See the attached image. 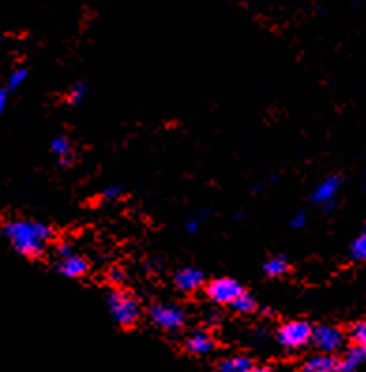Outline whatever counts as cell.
Listing matches in <instances>:
<instances>
[{"mask_svg":"<svg viewBox=\"0 0 366 372\" xmlns=\"http://www.w3.org/2000/svg\"><path fill=\"white\" fill-rule=\"evenodd\" d=\"M4 235L21 256L38 258L45 252L53 231L49 226L34 220H13L4 226Z\"/></svg>","mask_w":366,"mask_h":372,"instance_id":"6da1fadb","label":"cell"},{"mask_svg":"<svg viewBox=\"0 0 366 372\" xmlns=\"http://www.w3.org/2000/svg\"><path fill=\"white\" fill-rule=\"evenodd\" d=\"M108 308L111 318L122 327H132L133 324H138L139 316H141L139 301L124 289H115L109 294Z\"/></svg>","mask_w":366,"mask_h":372,"instance_id":"7a4b0ae2","label":"cell"},{"mask_svg":"<svg viewBox=\"0 0 366 372\" xmlns=\"http://www.w3.org/2000/svg\"><path fill=\"white\" fill-rule=\"evenodd\" d=\"M314 327L305 320H293L280 325L278 329V343L286 350H300L312 343Z\"/></svg>","mask_w":366,"mask_h":372,"instance_id":"3957f363","label":"cell"},{"mask_svg":"<svg viewBox=\"0 0 366 372\" xmlns=\"http://www.w3.org/2000/svg\"><path fill=\"white\" fill-rule=\"evenodd\" d=\"M152 324L163 331H179L186 324V313L171 303H158L149 308Z\"/></svg>","mask_w":366,"mask_h":372,"instance_id":"277c9868","label":"cell"},{"mask_svg":"<svg viewBox=\"0 0 366 372\" xmlns=\"http://www.w3.org/2000/svg\"><path fill=\"white\" fill-rule=\"evenodd\" d=\"M207 297L217 305H233L240 294H244V289L233 278H214L205 286Z\"/></svg>","mask_w":366,"mask_h":372,"instance_id":"5b68a950","label":"cell"},{"mask_svg":"<svg viewBox=\"0 0 366 372\" xmlns=\"http://www.w3.org/2000/svg\"><path fill=\"white\" fill-rule=\"evenodd\" d=\"M312 343L314 346L323 352V354H337L344 348L346 336L342 329H338L335 325H318L312 331Z\"/></svg>","mask_w":366,"mask_h":372,"instance_id":"8992f818","label":"cell"},{"mask_svg":"<svg viewBox=\"0 0 366 372\" xmlns=\"http://www.w3.org/2000/svg\"><path fill=\"white\" fill-rule=\"evenodd\" d=\"M54 269L66 278H79V276L87 275L89 271V262L79 256L78 252L68 254V256H59L54 258Z\"/></svg>","mask_w":366,"mask_h":372,"instance_id":"52a82bcc","label":"cell"},{"mask_svg":"<svg viewBox=\"0 0 366 372\" xmlns=\"http://www.w3.org/2000/svg\"><path fill=\"white\" fill-rule=\"evenodd\" d=\"M340 185H342L340 177L338 175H330V177L323 179L314 188L312 201L318 205H325V207H332V201L337 198Z\"/></svg>","mask_w":366,"mask_h":372,"instance_id":"ba28073f","label":"cell"},{"mask_svg":"<svg viewBox=\"0 0 366 372\" xmlns=\"http://www.w3.org/2000/svg\"><path fill=\"white\" fill-rule=\"evenodd\" d=\"M205 284V275L196 267H184V269L177 271L175 275V286L184 292V294H192L198 292Z\"/></svg>","mask_w":366,"mask_h":372,"instance_id":"9c48e42d","label":"cell"},{"mask_svg":"<svg viewBox=\"0 0 366 372\" xmlns=\"http://www.w3.org/2000/svg\"><path fill=\"white\" fill-rule=\"evenodd\" d=\"M186 350L192 355L210 354L214 350V338L207 331H193L186 338Z\"/></svg>","mask_w":366,"mask_h":372,"instance_id":"30bf717a","label":"cell"},{"mask_svg":"<svg viewBox=\"0 0 366 372\" xmlns=\"http://www.w3.org/2000/svg\"><path fill=\"white\" fill-rule=\"evenodd\" d=\"M302 372H338V357L323 352L319 355H312L302 365Z\"/></svg>","mask_w":366,"mask_h":372,"instance_id":"8fae6325","label":"cell"},{"mask_svg":"<svg viewBox=\"0 0 366 372\" xmlns=\"http://www.w3.org/2000/svg\"><path fill=\"white\" fill-rule=\"evenodd\" d=\"M256 366L254 361L250 357H244V355H233V357H228L218 363L217 372H256Z\"/></svg>","mask_w":366,"mask_h":372,"instance_id":"7c38bea8","label":"cell"},{"mask_svg":"<svg viewBox=\"0 0 366 372\" xmlns=\"http://www.w3.org/2000/svg\"><path fill=\"white\" fill-rule=\"evenodd\" d=\"M366 361V354L360 348L353 346L349 350L348 354L344 355L342 359H338V372H355V369L365 363Z\"/></svg>","mask_w":366,"mask_h":372,"instance_id":"4fadbf2b","label":"cell"},{"mask_svg":"<svg viewBox=\"0 0 366 372\" xmlns=\"http://www.w3.org/2000/svg\"><path fill=\"white\" fill-rule=\"evenodd\" d=\"M51 150L53 155L59 158L62 164H70L73 158V149H72V141L66 138V136H59L51 141Z\"/></svg>","mask_w":366,"mask_h":372,"instance_id":"5bb4252c","label":"cell"},{"mask_svg":"<svg viewBox=\"0 0 366 372\" xmlns=\"http://www.w3.org/2000/svg\"><path fill=\"white\" fill-rule=\"evenodd\" d=\"M289 269L288 259L284 258V256H274V258H270L265 262L263 271L265 275L270 276V278H277V276L286 275V271Z\"/></svg>","mask_w":366,"mask_h":372,"instance_id":"9a60e30c","label":"cell"},{"mask_svg":"<svg viewBox=\"0 0 366 372\" xmlns=\"http://www.w3.org/2000/svg\"><path fill=\"white\" fill-rule=\"evenodd\" d=\"M349 256H351L355 262H366V224L365 228H363V231L359 234V237L351 243Z\"/></svg>","mask_w":366,"mask_h":372,"instance_id":"2e32d148","label":"cell"},{"mask_svg":"<svg viewBox=\"0 0 366 372\" xmlns=\"http://www.w3.org/2000/svg\"><path fill=\"white\" fill-rule=\"evenodd\" d=\"M349 338H351L353 346L360 348L366 354V320L357 322V324L351 327V331H349Z\"/></svg>","mask_w":366,"mask_h":372,"instance_id":"e0dca14e","label":"cell"},{"mask_svg":"<svg viewBox=\"0 0 366 372\" xmlns=\"http://www.w3.org/2000/svg\"><path fill=\"white\" fill-rule=\"evenodd\" d=\"M231 306L240 314H252L258 305H256V299H254L252 295H248L247 292H244V294H240L239 297H237V301H235Z\"/></svg>","mask_w":366,"mask_h":372,"instance_id":"ac0fdd59","label":"cell"},{"mask_svg":"<svg viewBox=\"0 0 366 372\" xmlns=\"http://www.w3.org/2000/svg\"><path fill=\"white\" fill-rule=\"evenodd\" d=\"M27 78H29V72L24 70V68H17V70H13L10 76H8V90H17L21 85L27 81Z\"/></svg>","mask_w":366,"mask_h":372,"instance_id":"d6986e66","label":"cell"},{"mask_svg":"<svg viewBox=\"0 0 366 372\" xmlns=\"http://www.w3.org/2000/svg\"><path fill=\"white\" fill-rule=\"evenodd\" d=\"M85 96H87V87H85V83H78L73 85L70 92H68V102L72 106H79L85 100Z\"/></svg>","mask_w":366,"mask_h":372,"instance_id":"ffe728a7","label":"cell"},{"mask_svg":"<svg viewBox=\"0 0 366 372\" xmlns=\"http://www.w3.org/2000/svg\"><path fill=\"white\" fill-rule=\"evenodd\" d=\"M122 194V188L119 185H109L105 190H103V198L105 199H117Z\"/></svg>","mask_w":366,"mask_h":372,"instance_id":"44dd1931","label":"cell"},{"mask_svg":"<svg viewBox=\"0 0 366 372\" xmlns=\"http://www.w3.org/2000/svg\"><path fill=\"white\" fill-rule=\"evenodd\" d=\"M305 224H307V215L300 210V213H297V215L291 218V222H289V226L295 229H300V228H305Z\"/></svg>","mask_w":366,"mask_h":372,"instance_id":"7402d4cb","label":"cell"},{"mask_svg":"<svg viewBox=\"0 0 366 372\" xmlns=\"http://www.w3.org/2000/svg\"><path fill=\"white\" fill-rule=\"evenodd\" d=\"M109 280L115 284H120L124 280V273L119 269V267H113V269L109 271Z\"/></svg>","mask_w":366,"mask_h":372,"instance_id":"603a6c76","label":"cell"},{"mask_svg":"<svg viewBox=\"0 0 366 372\" xmlns=\"http://www.w3.org/2000/svg\"><path fill=\"white\" fill-rule=\"evenodd\" d=\"M8 98H10V90L0 89V115L4 113L8 108Z\"/></svg>","mask_w":366,"mask_h":372,"instance_id":"cb8c5ba5","label":"cell"},{"mask_svg":"<svg viewBox=\"0 0 366 372\" xmlns=\"http://www.w3.org/2000/svg\"><path fill=\"white\" fill-rule=\"evenodd\" d=\"M199 229V222L198 218H190L186 222V231H190V234H196Z\"/></svg>","mask_w":366,"mask_h":372,"instance_id":"d4e9b609","label":"cell"},{"mask_svg":"<svg viewBox=\"0 0 366 372\" xmlns=\"http://www.w3.org/2000/svg\"><path fill=\"white\" fill-rule=\"evenodd\" d=\"M365 183H366V175H365Z\"/></svg>","mask_w":366,"mask_h":372,"instance_id":"484cf974","label":"cell"}]
</instances>
